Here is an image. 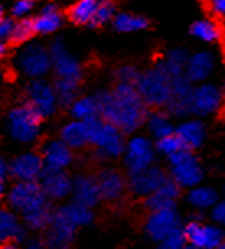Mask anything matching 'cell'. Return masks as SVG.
<instances>
[{
    "label": "cell",
    "mask_w": 225,
    "mask_h": 249,
    "mask_svg": "<svg viewBox=\"0 0 225 249\" xmlns=\"http://www.w3.org/2000/svg\"><path fill=\"white\" fill-rule=\"evenodd\" d=\"M98 116L105 122H110L124 135L134 134L147 121L149 109L139 96L135 87L118 85L112 90H98L93 93Z\"/></svg>",
    "instance_id": "cell-1"
},
{
    "label": "cell",
    "mask_w": 225,
    "mask_h": 249,
    "mask_svg": "<svg viewBox=\"0 0 225 249\" xmlns=\"http://www.w3.org/2000/svg\"><path fill=\"white\" fill-rule=\"evenodd\" d=\"M171 75L160 62H157L153 67L140 73L135 90L147 107H165L171 96Z\"/></svg>",
    "instance_id": "cell-2"
},
{
    "label": "cell",
    "mask_w": 225,
    "mask_h": 249,
    "mask_svg": "<svg viewBox=\"0 0 225 249\" xmlns=\"http://www.w3.org/2000/svg\"><path fill=\"white\" fill-rule=\"evenodd\" d=\"M90 137V145L96 150V155L101 158H118L124 155L126 142L124 134L110 122H105L100 116L83 121Z\"/></svg>",
    "instance_id": "cell-3"
},
{
    "label": "cell",
    "mask_w": 225,
    "mask_h": 249,
    "mask_svg": "<svg viewBox=\"0 0 225 249\" xmlns=\"http://www.w3.org/2000/svg\"><path fill=\"white\" fill-rule=\"evenodd\" d=\"M75 233H77V225L69 217L65 205H62L54 210L53 220L44 231L43 246L46 249H70L74 244Z\"/></svg>",
    "instance_id": "cell-4"
},
{
    "label": "cell",
    "mask_w": 225,
    "mask_h": 249,
    "mask_svg": "<svg viewBox=\"0 0 225 249\" xmlns=\"http://www.w3.org/2000/svg\"><path fill=\"white\" fill-rule=\"evenodd\" d=\"M43 117L28 103L13 107L8 114V129L12 137L18 142H31L38 137Z\"/></svg>",
    "instance_id": "cell-5"
},
{
    "label": "cell",
    "mask_w": 225,
    "mask_h": 249,
    "mask_svg": "<svg viewBox=\"0 0 225 249\" xmlns=\"http://www.w3.org/2000/svg\"><path fill=\"white\" fill-rule=\"evenodd\" d=\"M168 161H170V178L180 187L193 189V187L201 184L204 173L193 152L181 150V152L168 158Z\"/></svg>",
    "instance_id": "cell-6"
},
{
    "label": "cell",
    "mask_w": 225,
    "mask_h": 249,
    "mask_svg": "<svg viewBox=\"0 0 225 249\" xmlns=\"http://www.w3.org/2000/svg\"><path fill=\"white\" fill-rule=\"evenodd\" d=\"M8 202L23 217L49 204L38 181H18L8 194Z\"/></svg>",
    "instance_id": "cell-7"
},
{
    "label": "cell",
    "mask_w": 225,
    "mask_h": 249,
    "mask_svg": "<svg viewBox=\"0 0 225 249\" xmlns=\"http://www.w3.org/2000/svg\"><path fill=\"white\" fill-rule=\"evenodd\" d=\"M224 103L222 91L217 85L209 82L194 85L189 93V114L206 117L220 109Z\"/></svg>",
    "instance_id": "cell-8"
},
{
    "label": "cell",
    "mask_w": 225,
    "mask_h": 249,
    "mask_svg": "<svg viewBox=\"0 0 225 249\" xmlns=\"http://www.w3.org/2000/svg\"><path fill=\"white\" fill-rule=\"evenodd\" d=\"M183 234L188 244L199 249H215L225 241L224 230L217 225H207L201 220H191L185 227H181Z\"/></svg>",
    "instance_id": "cell-9"
},
{
    "label": "cell",
    "mask_w": 225,
    "mask_h": 249,
    "mask_svg": "<svg viewBox=\"0 0 225 249\" xmlns=\"http://www.w3.org/2000/svg\"><path fill=\"white\" fill-rule=\"evenodd\" d=\"M18 67L26 77L39 80L53 69L49 49H46L41 44H30L21 51L20 59H18Z\"/></svg>",
    "instance_id": "cell-10"
},
{
    "label": "cell",
    "mask_w": 225,
    "mask_h": 249,
    "mask_svg": "<svg viewBox=\"0 0 225 249\" xmlns=\"http://www.w3.org/2000/svg\"><path fill=\"white\" fill-rule=\"evenodd\" d=\"M53 69L59 80H70V82H82L83 69L82 64L74 54H70L62 41H56L49 49Z\"/></svg>",
    "instance_id": "cell-11"
},
{
    "label": "cell",
    "mask_w": 225,
    "mask_h": 249,
    "mask_svg": "<svg viewBox=\"0 0 225 249\" xmlns=\"http://www.w3.org/2000/svg\"><path fill=\"white\" fill-rule=\"evenodd\" d=\"M168 176L162 168L152 166L145 168V170H139V171H132L128 175V187L129 191L135 196H142V197H149L150 194H153L155 191L160 189V186L168 179Z\"/></svg>",
    "instance_id": "cell-12"
},
{
    "label": "cell",
    "mask_w": 225,
    "mask_h": 249,
    "mask_svg": "<svg viewBox=\"0 0 225 249\" xmlns=\"http://www.w3.org/2000/svg\"><path fill=\"white\" fill-rule=\"evenodd\" d=\"M155 161V147L147 137L135 135L126 143L124 148V163L128 171H139L152 166Z\"/></svg>",
    "instance_id": "cell-13"
},
{
    "label": "cell",
    "mask_w": 225,
    "mask_h": 249,
    "mask_svg": "<svg viewBox=\"0 0 225 249\" xmlns=\"http://www.w3.org/2000/svg\"><path fill=\"white\" fill-rule=\"evenodd\" d=\"M183 225L176 209L155 210V212H150L147 220H145V233L149 234L150 239L157 243L170 236L171 233H175Z\"/></svg>",
    "instance_id": "cell-14"
},
{
    "label": "cell",
    "mask_w": 225,
    "mask_h": 249,
    "mask_svg": "<svg viewBox=\"0 0 225 249\" xmlns=\"http://www.w3.org/2000/svg\"><path fill=\"white\" fill-rule=\"evenodd\" d=\"M30 106L39 112V116L49 117L54 114L57 107V98H56L54 87L46 83L44 80H33L26 87V101Z\"/></svg>",
    "instance_id": "cell-15"
},
{
    "label": "cell",
    "mask_w": 225,
    "mask_h": 249,
    "mask_svg": "<svg viewBox=\"0 0 225 249\" xmlns=\"http://www.w3.org/2000/svg\"><path fill=\"white\" fill-rule=\"evenodd\" d=\"M38 182L48 200H60L72 192V179L65 170H59V168L44 166L38 178Z\"/></svg>",
    "instance_id": "cell-16"
},
{
    "label": "cell",
    "mask_w": 225,
    "mask_h": 249,
    "mask_svg": "<svg viewBox=\"0 0 225 249\" xmlns=\"http://www.w3.org/2000/svg\"><path fill=\"white\" fill-rule=\"evenodd\" d=\"M215 67H217V55L212 51H196L188 57L183 75L191 83L199 85L207 82V78L215 72Z\"/></svg>",
    "instance_id": "cell-17"
},
{
    "label": "cell",
    "mask_w": 225,
    "mask_h": 249,
    "mask_svg": "<svg viewBox=\"0 0 225 249\" xmlns=\"http://www.w3.org/2000/svg\"><path fill=\"white\" fill-rule=\"evenodd\" d=\"M43 168L44 161L41 155L30 152L13 158V161L7 166V171L18 181H38Z\"/></svg>",
    "instance_id": "cell-18"
},
{
    "label": "cell",
    "mask_w": 225,
    "mask_h": 249,
    "mask_svg": "<svg viewBox=\"0 0 225 249\" xmlns=\"http://www.w3.org/2000/svg\"><path fill=\"white\" fill-rule=\"evenodd\" d=\"M193 90V83L188 80L185 75L173 77L171 80V96L165 109L168 114L175 117H186L189 116V93Z\"/></svg>",
    "instance_id": "cell-19"
},
{
    "label": "cell",
    "mask_w": 225,
    "mask_h": 249,
    "mask_svg": "<svg viewBox=\"0 0 225 249\" xmlns=\"http://www.w3.org/2000/svg\"><path fill=\"white\" fill-rule=\"evenodd\" d=\"M98 191H100L101 200L106 202H116L124 196L128 189V182L123 178L119 171L112 170V168H105L98 173L96 176Z\"/></svg>",
    "instance_id": "cell-20"
},
{
    "label": "cell",
    "mask_w": 225,
    "mask_h": 249,
    "mask_svg": "<svg viewBox=\"0 0 225 249\" xmlns=\"http://www.w3.org/2000/svg\"><path fill=\"white\" fill-rule=\"evenodd\" d=\"M70 194H72V202H75V204L93 209L101 200L96 176L77 175L75 179H72V192Z\"/></svg>",
    "instance_id": "cell-21"
},
{
    "label": "cell",
    "mask_w": 225,
    "mask_h": 249,
    "mask_svg": "<svg viewBox=\"0 0 225 249\" xmlns=\"http://www.w3.org/2000/svg\"><path fill=\"white\" fill-rule=\"evenodd\" d=\"M180 192L181 187L171 178H168L160 186V189L155 191L153 194H150L149 197H145V207L149 209V212H155V210H163V209H175Z\"/></svg>",
    "instance_id": "cell-22"
},
{
    "label": "cell",
    "mask_w": 225,
    "mask_h": 249,
    "mask_svg": "<svg viewBox=\"0 0 225 249\" xmlns=\"http://www.w3.org/2000/svg\"><path fill=\"white\" fill-rule=\"evenodd\" d=\"M175 135L181 140L185 150L194 152L204 143L206 139V127L199 119H188L183 121L175 129Z\"/></svg>",
    "instance_id": "cell-23"
},
{
    "label": "cell",
    "mask_w": 225,
    "mask_h": 249,
    "mask_svg": "<svg viewBox=\"0 0 225 249\" xmlns=\"http://www.w3.org/2000/svg\"><path fill=\"white\" fill-rule=\"evenodd\" d=\"M41 158L44 161V166L59 168V170H65L74 160L72 150L60 140H51L43 147L41 152Z\"/></svg>",
    "instance_id": "cell-24"
},
{
    "label": "cell",
    "mask_w": 225,
    "mask_h": 249,
    "mask_svg": "<svg viewBox=\"0 0 225 249\" xmlns=\"http://www.w3.org/2000/svg\"><path fill=\"white\" fill-rule=\"evenodd\" d=\"M62 21L64 15L60 13L59 7L56 3H48L43 7L39 15L33 18V28L36 35H51L62 26Z\"/></svg>",
    "instance_id": "cell-25"
},
{
    "label": "cell",
    "mask_w": 225,
    "mask_h": 249,
    "mask_svg": "<svg viewBox=\"0 0 225 249\" xmlns=\"http://www.w3.org/2000/svg\"><path fill=\"white\" fill-rule=\"evenodd\" d=\"M60 142H64L67 147L72 148H83L90 145V137L83 121H70L60 130Z\"/></svg>",
    "instance_id": "cell-26"
},
{
    "label": "cell",
    "mask_w": 225,
    "mask_h": 249,
    "mask_svg": "<svg viewBox=\"0 0 225 249\" xmlns=\"http://www.w3.org/2000/svg\"><path fill=\"white\" fill-rule=\"evenodd\" d=\"M26 236L25 227L10 210H0V243H20Z\"/></svg>",
    "instance_id": "cell-27"
},
{
    "label": "cell",
    "mask_w": 225,
    "mask_h": 249,
    "mask_svg": "<svg viewBox=\"0 0 225 249\" xmlns=\"http://www.w3.org/2000/svg\"><path fill=\"white\" fill-rule=\"evenodd\" d=\"M101 0H75L67 10V18L74 25L90 26Z\"/></svg>",
    "instance_id": "cell-28"
},
{
    "label": "cell",
    "mask_w": 225,
    "mask_h": 249,
    "mask_svg": "<svg viewBox=\"0 0 225 249\" xmlns=\"http://www.w3.org/2000/svg\"><path fill=\"white\" fill-rule=\"evenodd\" d=\"M112 28H114L118 33H137L142 31L149 26V20L142 15H137V13H129V12H119L116 13L114 18H112Z\"/></svg>",
    "instance_id": "cell-29"
},
{
    "label": "cell",
    "mask_w": 225,
    "mask_h": 249,
    "mask_svg": "<svg viewBox=\"0 0 225 249\" xmlns=\"http://www.w3.org/2000/svg\"><path fill=\"white\" fill-rule=\"evenodd\" d=\"M191 35H193L196 39L203 41V43H217V41L222 37V30L220 26L210 18H203V20H198L191 25Z\"/></svg>",
    "instance_id": "cell-30"
},
{
    "label": "cell",
    "mask_w": 225,
    "mask_h": 249,
    "mask_svg": "<svg viewBox=\"0 0 225 249\" xmlns=\"http://www.w3.org/2000/svg\"><path fill=\"white\" fill-rule=\"evenodd\" d=\"M188 200H189V204L196 207V209L206 210V209H212V207L217 204L219 196L212 187L199 184L193 187V189H189V192H188Z\"/></svg>",
    "instance_id": "cell-31"
},
{
    "label": "cell",
    "mask_w": 225,
    "mask_h": 249,
    "mask_svg": "<svg viewBox=\"0 0 225 249\" xmlns=\"http://www.w3.org/2000/svg\"><path fill=\"white\" fill-rule=\"evenodd\" d=\"M145 124H147L150 134H152L157 140L175 134V127H173L170 117L162 111H153L152 114H149Z\"/></svg>",
    "instance_id": "cell-32"
},
{
    "label": "cell",
    "mask_w": 225,
    "mask_h": 249,
    "mask_svg": "<svg viewBox=\"0 0 225 249\" xmlns=\"http://www.w3.org/2000/svg\"><path fill=\"white\" fill-rule=\"evenodd\" d=\"M188 57H189V54L185 48H175L168 51L165 57L160 60V64L171 77H180V75L185 73Z\"/></svg>",
    "instance_id": "cell-33"
},
{
    "label": "cell",
    "mask_w": 225,
    "mask_h": 249,
    "mask_svg": "<svg viewBox=\"0 0 225 249\" xmlns=\"http://www.w3.org/2000/svg\"><path fill=\"white\" fill-rule=\"evenodd\" d=\"M69 107H70V114H72L75 121H87L98 116V107L93 95L77 98Z\"/></svg>",
    "instance_id": "cell-34"
},
{
    "label": "cell",
    "mask_w": 225,
    "mask_h": 249,
    "mask_svg": "<svg viewBox=\"0 0 225 249\" xmlns=\"http://www.w3.org/2000/svg\"><path fill=\"white\" fill-rule=\"evenodd\" d=\"M78 87L80 83L70 82V80H56L54 91L56 98H57V105L60 106H70L78 98Z\"/></svg>",
    "instance_id": "cell-35"
},
{
    "label": "cell",
    "mask_w": 225,
    "mask_h": 249,
    "mask_svg": "<svg viewBox=\"0 0 225 249\" xmlns=\"http://www.w3.org/2000/svg\"><path fill=\"white\" fill-rule=\"evenodd\" d=\"M35 28H33V20L30 18H21L20 21L15 23L13 30L7 39V48L8 46H21L28 43L33 36H35Z\"/></svg>",
    "instance_id": "cell-36"
},
{
    "label": "cell",
    "mask_w": 225,
    "mask_h": 249,
    "mask_svg": "<svg viewBox=\"0 0 225 249\" xmlns=\"http://www.w3.org/2000/svg\"><path fill=\"white\" fill-rule=\"evenodd\" d=\"M53 215H54V209L51 207V204L44 205L43 209L39 210H35V212L25 215V223L28 228L31 230H46L49 227L51 220H53Z\"/></svg>",
    "instance_id": "cell-37"
},
{
    "label": "cell",
    "mask_w": 225,
    "mask_h": 249,
    "mask_svg": "<svg viewBox=\"0 0 225 249\" xmlns=\"http://www.w3.org/2000/svg\"><path fill=\"white\" fill-rule=\"evenodd\" d=\"M69 212V217L72 218V222L78 227H87L93 222V210L88 209L85 205L75 204V202H70V204L65 205Z\"/></svg>",
    "instance_id": "cell-38"
},
{
    "label": "cell",
    "mask_w": 225,
    "mask_h": 249,
    "mask_svg": "<svg viewBox=\"0 0 225 249\" xmlns=\"http://www.w3.org/2000/svg\"><path fill=\"white\" fill-rule=\"evenodd\" d=\"M116 15V3L114 0H101L100 7L95 13V18L92 21V28H101L105 26L106 23L112 21V18Z\"/></svg>",
    "instance_id": "cell-39"
},
{
    "label": "cell",
    "mask_w": 225,
    "mask_h": 249,
    "mask_svg": "<svg viewBox=\"0 0 225 249\" xmlns=\"http://www.w3.org/2000/svg\"><path fill=\"white\" fill-rule=\"evenodd\" d=\"M114 78L118 85H129L135 87L140 78V72L134 65H121L114 70Z\"/></svg>",
    "instance_id": "cell-40"
},
{
    "label": "cell",
    "mask_w": 225,
    "mask_h": 249,
    "mask_svg": "<svg viewBox=\"0 0 225 249\" xmlns=\"http://www.w3.org/2000/svg\"><path fill=\"white\" fill-rule=\"evenodd\" d=\"M155 150L158 153L165 155V157H173V155H176L178 152H181V150H185V147H183L181 140L176 137L175 134L168 135V137H163L160 140H157L155 143Z\"/></svg>",
    "instance_id": "cell-41"
},
{
    "label": "cell",
    "mask_w": 225,
    "mask_h": 249,
    "mask_svg": "<svg viewBox=\"0 0 225 249\" xmlns=\"http://www.w3.org/2000/svg\"><path fill=\"white\" fill-rule=\"evenodd\" d=\"M186 244L185 234H183V230H176L175 233H171L170 236H167L165 239H162L158 243L157 249H183Z\"/></svg>",
    "instance_id": "cell-42"
},
{
    "label": "cell",
    "mask_w": 225,
    "mask_h": 249,
    "mask_svg": "<svg viewBox=\"0 0 225 249\" xmlns=\"http://www.w3.org/2000/svg\"><path fill=\"white\" fill-rule=\"evenodd\" d=\"M210 217H212L214 223L220 228H225V199L217 200V204L210 210Z\"/></svg>",
    "instance_id": "cell-43"
},
{
    "label": "cell",
    "mask_w": 225,
    "mask_h": 249,
    "mask_svg": "<svg viewBox=\"0 0 225 249\" xmlns=\"http://www.w3.org/2000/svg\"><path fill=\"white\" fill-rule=\"evenodd\" d=\"M35 3H36V0H17L15 5H13V8H12L13 17H25V15H28V13L33 10Z\"/></svg>",
    "instance_id": "cell-44"
},
{
    "label": "cell",
    "mask_w": 225,
    "mask_h": 249,
    "mask_svg": "<svg viewBox=\"0 0 225 249\" xmlns=\"http://www.w3.org/2000/svg\"><path fill=\"white\" fill-rule=\"evenodd\" d=\"M207 5L215 17H225V0H207Z\"/></svg>",
    "instance_id": "cell-45"
},
{
    "label": "cell",
    "mask_w": 225,
    "mask_h": 249,
    "mask_svg": "<svg viewBox=\"0 0 225 249\" xmlns=\"http://www.w3.org/2000/svg\"><path fill=\"white\" fill-rule=\"evenodd\" d=\"M13 26H15V23H13L10 18H5V20L0 23V41H2V43H3V39H8Z\"/></svg>",
    "instance_id": "cell-46"
},
{
    "label": "cell",
    "mask_w": 225,
    "mask_h": 249,
    "mask_svg": "<svg viewBox=\"0 0 225 249\" xmlns=\"http://www.w3.org/2000/svg\"><path fill=\"white\" fill-rule=\"evenodd\" d=\"M5 173H7V164H5V161H3L2 158H0V181L3 179V176H5Z\"/></svg>",
    "instance_id": "cell-47"
},
{
    "label": "cell",
    "mask_w": 225,
    "mask_h": 249,
    "mask_svg": "<svg viewBox=\"0 0 225 249\" xmlns=\"http://www.w3.org/2000/svg\"><path fill=\"white\" fill-rule=\"evenodd\" d=\"M0 249H20L17 243H0Z\"/></svg>",
    "instance_id": "cell-48"
},
{
    "label": "cell",
    "mask_w": 225,
    "mask_h": 249,
    "mask_svg": "<svg viewBox=\"0 0 225 249\" xmlns=\"http://www.w3.org/2000/svg\"><path fill=\"white\" fill-rule=\"evenodd\" d=\"M5 53H7V44L0 41V60L3 59V55H5Z\"/></svg>",
    "instance_id": "cell-49"
},
{
    "label": "cell",
    "mask_w": 225,
    "mask_h": 249,
    "mask_svg": "<svg viewBox=\"0 0 225 249\" xmlns=\"http://www.w3.org/2000/svg\"><path fill=\"white\" fill-rule=\"evenodd\" d=\"M26 249H46V248L43 246V243H31Z\"/></svg>",
    "instance_id": "cell-50"
},
{
    "label": "cell",
    "mask_w": 225,
    "mask_h": 249,
    "mask_svg": "<svg viewBox=\"0 0 225 249\" xmlns=\"http://www.w3.org/2000/svg\"><path fill=\"white\" fill-rule=\"evenodd\" d=\"M219 88H220V91H222V96H224V100H225V77H224L222 87H219Z\"/></svg>",
    "instance_id": "cell-51"
},
{
    "label": "cell",
    "mask_w": 225,
    "mask_h": 249,
    "mask_svg": "<svg viewBox=\"0 0 225 249\" xmlns=\"http://www.w3.org/2000/svg\"><path fill=\"white\" fill-rule=\"evenodd\" d=\"M183 249H199V248H196V246H193V244H185V248H183Z\"/></svg>",
    "instance_id": "cell-52"
},
{
    "label": "cell",
    "mask_w": 225,
    "mask_h": 249,
    "mask_svg": "<svg viewBox=\"0 0 225 249\" xmlns=\"http://www.w3.org/2000/svg\"><path fill=\"white\" fill-rule=\"evenodd\" d=\"M3 20H5V17H3V8L0 7V23H2Z\"/></svg>",
    "instance_id": "cell-53"
},
{
    "label": "cell",
    "mask_w": 225,
    "mask_h": 249,
    "mask_svg": "<svg viewBox=\"0 0 225 249\" xmlns=\"http://www.w3.org/2000/svg\"><path fill=\"white\" fill-rule=\"evenodd\" d=\"M2 196H3V182L0 181V199H2Z\"/></svg>",
    "instance_id": "cell-54"
},
{
    "label": "cell",
    "mask_w": 225,
    "mask_h": 249,
    "mask_svg": "<svg viewBox=\"0 0 225 249\" xmlns=\"http://www.w3.org/2000/svg\"><path fill=\"white\" fill-rule=\"evenodd\" d=\"M215 249H225V241H224L222 244H220V246H217V248H215Z\"/></svg>",
    "instance_id": "cell-55"
},
{
    "label": "cell",
    "mask_w": 225,
    "mask_h": 249,
    "mask_svg": "<svg viewBox=\"0 0 225 249\" xmlns=\"http://www.w3.org/2000/svg\"><path fill=\"white\" fill-rule=\"evenodd\" d=\"M224 191H225V187H224Z\"/></svg>",
    "instance_id": "cell-56"
}]
</instances>
